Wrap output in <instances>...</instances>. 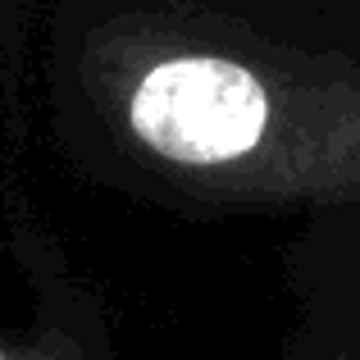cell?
Listing matches in <instances>:
<instances>
[{"label":"cell","mask_w":360,"mask_h":360,"mask_svg":"<svg viewBox=\"0 0 360 360\" xmlns=\"http://www.w3.org/2000/svg\"><path fill=\"white\" fill-rule=\"evenodd\" d=\"M128 123L155 155L174 165H229L264 137L269 96L242 64L183 55L155 64L137 82Z\"/></svg>","instance_id":"1"},{"label":"cell","mask_w":360,"mask_h":360,"mask_svg":"<svg viewBox=\"0 0 360 360\" xmlns=\"http://www.w3.org/2000/svg\"><path fill=\"white\" fill-rule=\"evenodd\" d=\"M0 360H9V356H5V352H0Z\"/></svg>","instance_id":"2"}]
</instances>
